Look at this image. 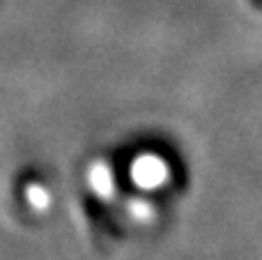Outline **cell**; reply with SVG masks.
Wrapping results in <instances>:
<instances>
[{"mask_svg": "<svg viewBox=\"0 0 262 260\" xmlns=\"http://www.w3.org/2000/svg\"><path fill=\"white\" fill-rule=\"evenodd\" d=\"M251 5H253L255 9H262V0H251Z\"/></svg>", "mask_w": 262, "mask_h": 260, "instance_id": "6da1fadb", "label": "cell"}]
</instances>
